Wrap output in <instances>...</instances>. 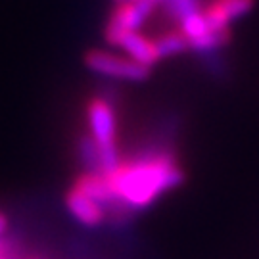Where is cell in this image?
I'll return each mask as SVG.
<instances>
[{
    "mask_svg": "<svg viewBox=\"0 0 259 259\" xmlns=\"http://www.w3.org/2000/svg\"><path fill=\"white\" fill-rule=\"evenodd\" d=\"M104 175L115 198V211L144 209L185 179L175 157L167 152L142 154L131 161H121Z\"/></svg>",
    "mask_w": 259,
    "mask_h": 259,
    "instance_id": "1",
    "label": "cell"
},
{
    "mask_svg": "<svg viewBox=\"0 0 259 259\" xmlns=\"http://www.w3.org/2000/svg\"><path fill=\"white\" fill-rule=\"evenodd\" d=\"M89 137L100 152V173H110L121 163L117 148V117L110 100L94 96L87 104Z\"/></svg>",
    "mask_w": 259,
    "mask_h": 259,
    "instance_id": "2",
    "label": "cell"
},
{
    "mask_svg": "<svg viewBox=\"0 0 259 259\" xmlns=\"http://www.w3.org/2000/svg\"><path fill=\"white\" fill-rule=\"evenodd\" d=\"M84 65L98 75L117 79V81H129V83H140L146 81L152 73V69L139 62L131 60L125 54H115L102 48H93L84 54Z\"/></svg>",
    "mask_w": 259,
    "mask_h": 259,
    "instance_id": "3",
    "label": "cell"
},
{
    "mask_svg": "<svg viewBox=\"0 0 259 259\" xmlns=\"http://www.w3.org/2000/svg\"><path fill=\"white\" fill-rule=\"evenodd\" d=\"M157 6L156 0H131V2H119L115 10L111 12L110 19L104 29L106 40L117 47L121 38L129 33H137L144 21L152 16L154 8Z\"/></svg>",
    "mask_w": 259,
    "mask_h": 259,
    "instance_id": "4",
    "label": "cell"
},
{
    "mask_svg": "<svg viewBox=\"0 0 259 259\" xmlns=\"http://www.w3.org/2000/svg\"><path fill=\"white\" fill-rule=\"evenodd\" d=\"M65 207L84 227H98L106 219V207L94 198L84 194L77 186H71L65 194Z\"/></svg>",
    "mask_w": 259,
    "mask_h": 259,
    "instance_id": "5",
    "label": "cell"
},
{
    "mask_svg": "<svg viewBox=\"0 0 259 259\" xmlns=\"http://www.w3.org/2000/svg\"><path fill=\"white\" fill-rule=\"evenodd\" d=\"M253 4L255 0H213L204 14L211 29H229L232 21L246 16Z\"/></svg>",
    "mask_w": 259,
    "mask_h": 259,
    "instance_id": "6",
    "label": "cell"
},
{
    "mask_svg": "<svg viewBox=\"0 0 259 259\" xmlns=\"http://www.w3.org/2000/svg\"><path fill=\"white\" fill-rule=\"evenodd\" d=\"M117 47L123 50V54L129 56L131 60L139 62L140 65H146L152 69V65L159 62V56L156 50V42L154 38L144 37L142 33H129L121 38V42Z\"/></svg>",
    "mask_w": 259,
    "mask_h": 259,
    "instance_id": "7",
    "label": "cell"
},
{
    "mask_svg": "<svg viewBox=\"0 0 259 259\" xmlns=\"http://www.w3.org/2000/svg\"><path fill=\"white\" fill-rule=\"evenodd\" d=\"M156 42V50L159 60L161 58H171V56H177L181 52L188 50V40L186 37L177 29V31H169V33H163L157 38H154Z\"/></svg>",
    "mask_w": 259,
    "mask_h": 259,
    "instance_id": "8",
    "label": "cell"
},
{
    "mask_svg": "<svg viewBox=\"0 0 259 259\" xmlns=\"http://www.w3.org/2000/svg\"><path fill=\"white\" fill-rule=\"evenodd\" d=\"M165 10L167 16L181 23L186 16L194 14V12H200V0H165Z\"/></svg>",
    "mask_w": 259,
    "mask_h": 259,
    "instance_id": "9",
    "label": "cell"
},
{
    "mask_svg": "<svg viewBox=\"0 0 259 259\" xmlns=\"http://www.w3.org/2000/svg\"><path fill=\"white\" fill-rule=\"evenodd\" d=\"M6 231H8V217L0 211V236H4Z\"/></svg>",
    "mask_w": 259,
    "mask_h": 259,
    "instance_id": "10",
    "label": "cell"
},
{
    "mask_svg": "<svg viewBox=\"0 0 259 259\" xmlns=\"http://www.w3.org/2000/svg\"><path fill=\"white\" fill-rule=\"evenodd\" d=\"M115 2H117V4H119V2H131V0H115Z\"/></svg>",
    "mask_w": 259,
    "mask_h": 259,
    "instance_id": "11",
    "label": "cell"
},
{
    "mask_svg": "<svg viewBox=\"0 0 259 259\" xmlns=\"http://www.w3.org/2000/svg\"><path fill=\"white\" fill-rule=\"evenodd\" d=\"M156 2H157V4H159V2H165V0H156Z\"/></svg>",
    "mask_w": 259,
    "mask_h": 259,
    "instance_id": "12",
    "label": "cell"
},
{
    "mask_svg": "<svg viewBox=\"0 0 259 259\" xmlns=\"http://www.w3.org/2000/svg\"><path fill=\"white\" fill-rule=\"evenodd\" d=\"M31 259H40V257H31Z\"/></svg>",
    "mask_w": 259,
    "mask_h": 259,
    "instance_id": "13",
    "label": "cell"
}]
</instances>
